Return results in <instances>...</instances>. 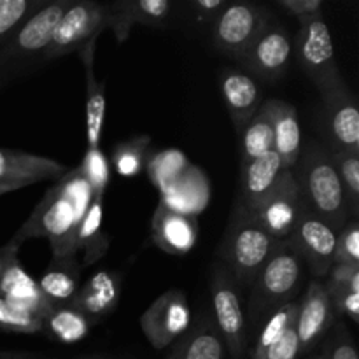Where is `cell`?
<instances>
[{
	"label": "cell",
	"mask_w": 359,
	"mask_h": 359,
	"mask_svg": "<svg viewBox=\"0 0 359 359\" xmlns=\"http://www.w3.org/2000/svg\"><path fill=\"white\" fill-rule=\"evenodd\" d=\"M304 207L325 221L339 233L349 221V205L346 191L325 144L309 139L302 144L300 156L293 168Z\"/></svg>",
	"instance_id": "obj_1"
},
{
	"label": "cell",
	"mask_w": 359,
	"mask_h": 359,
	"mask_svg": "<svg viewBox=\"0 0 359 359\" xmlns=\"http://www.w3.org/2000/svg\"><path fill=\"white\" fill-rule=\"evenodd\" d=\"M279 242L263 228L251 210L235 202L219 256L237 286L248 287L252 286L256 276L269 262Z\"/></svg>",
	"instance_id": "obj_2"
},
{
	"label": "cell",
	"mask_w": 359,
	"mask_h": 359,
	"mask_svg": "<svg viewBox=\"0 0 359 359\" xmlns=\"http://www.w3.org/2000/svg\"><path fill=\"white\" fill-rule=\"evenodd\" d=\"M81 221L69 200L60 193L58 186H51L44 198L37 203L32 216L21 224L7 244V251L16 252L23 242L30 238H48L53 249V262L74 259L76 255V230Z\"/></svg>",
	"instance_id": "obj_3"
},
{
	"label": "cell",
	"mask_w": 359,
	"mask_h": 359,
	"mask_svg": "<svg viewBox=\"0 0 359 359\" xmlns=\"http://www.w3.org/2000/svg\"><path fill=\"white\" fill-rule=\"evenodd\" d=\"M302 283V262L287 241H280L252 283L248 318L252 326L293 302Z\"/></svg>",
	"instance_id": "obj_4"
},
{
	"label": "cell",
	"mask_w": 359,
	"mask_h": 359,
	"mask_svg": "<svg viewBox=\"0 0 359 359\" xmlns=\"http://www.w3.org/2000/svg\"><path fill=\"white\" fill-rule=\"evenodd\" d=\"M293 51L297 53L304 72L321 93L346 83L339 70L333 37L323 14L300 23Z\"/></svg>",
	"instance_id": "obj_5"
},
{
	"label": "cell",
	"mask_w": 359,
	"mask_h": 359,
	"mask_svg": "<svg viewBox=\"0 0 359 359\" xmlns=\"http://www.w3.org/2000/svg\"><path fill=\"white\" fill-rule=\"evenodd\" d=\"M210 291H212V318L226 351L233 359H245L249 346L248 319L242 311L237 283L224 265H217L214 269Z\"/></svg>",
	"instance_id": "obj_6"
},
{
	"label": "cell",
	"mask_w": 359,
	"mask_h": 359,
	"mask_svg": "<svg viewBox=\"0 0 359 359\" xmlns=\"http://www.w3.org/2000/svg\"><path fill=\"white\" fill-rule=\"evenodd\" d=\"M107 4L93 0L72 2L60 18L44 58L56 60L69 53L79 51L86 44L97 41L100 32L107 28Z\"/></svg>",
	"instance_id": "obj_7"
},
{
	"label": "cell",
	"mask_w": 359,
	"mask_h": 359,
	"mask_svg": "<svg viewBox=\"0 0 359 359\" xmlns=\"http://www.w3.org/2000/svg\"><path fill=\"white\" fill-rule=\"evenodd\" d=\"M270 25L269 11L256 4H228L212 23V42L228 56H238Z\"/></svg>",
	"instance_id": "obj_8"
},
{
	"label": "cell",
	"mask_w": 359,
	"mask_h": 359,
	"mask_svg": "<svg viewBox=\"0 0 359 359\" xmlns=\"http://www.w3.org/2000/svg\"><path fill=\"white\" fill-rule=\"evenodd\" d=\"M191 326V309L184 291L170 290L160 294L140 318V328L156 351L177 342Z\"/></svg>",
	"instance_id": "obj_9"
},
{
	"label": "cell",
	"mask_w": 359,
	"mask_h": 359,
	"mask_svg": "<svg viewBox=\"0 0 359 359\" xmlns=\"http://www.w3.org/2000/svg\"><path fill=\"white\" fill-rule=\"evenodd\" d=\"M70 4L72 0H60V2L44 4L41 9L35 11L0 48V65L34 58L39 53L44 56L56 25Z\"/></svg>",
	"instance_id": "obj_10"
},
{
	"label": "cell",
	"mask_w": 359,
	"mask_h": 359,
	"mask_svg": "<svg viewBox=\"0 0 359 359\" xmlns=\"http://www.w3.org/2000/svg\"><path fill=\"white\" fill-rule=\"evenodd\" d=\"M287 244L294 255L309 265L316 279H323L335 265L337 231H333L323 219L305 210L294 226Z\"/></svg>",
	"instance_id": "obj_11"
},
{
	"label": "cell",
	"mask_w": 359,
	"mask_h": 359,
	"mask_svg": "<svg viewBox=\"0 0 359 359\" xmlns=\"http://www.w3.org/2000/svg\"><path fill=\"white\" fill-rule=\"evenodd\" d=\"M293 56V41L280 27H266L248 49L238 56V62L248 69L249 76L263 81H277L286 74Z\"/></svg>",
	"instance_id": "obj_12"
},
{
	"label": "cell",
	"mask_w": 359,
	"mask_h": 359,
	"mask_svg": "<svg viewBox=\"0 0 359 359\" xmlns=\"http://www.w3.org/2000/svg\"><path fill=\"white\" fill-rule=\"evenodd\" d=\"M328 149H347L359 153V111L346 83L321 93Z\"/></svg>",
	"instance_id": "obj_13"
},
{
	"label": "cell",
	"mask_w": 359,
	"mask_h": 359,
	"mask_svg": "<svg viewBox=\"0 0 359 359\" xmlns=\"http://www.w3.org/2000/svg\"><path fill=\"white\" fill-rule=\"evenodd\" d=\"M290 174L291 170L284 167L276 151H270L256 160L242 163L241 188H238V196L235 202L244 205L251 212H256L279 189V186Z\"/></svg>",
	"instance_id": "obj_14"
},
{
	"label": "cell",
	"mask_w": 359,
	"mask_h": 359,
	"mask_svg": "<svg viewBox=\"0 0 359 359\" xmlns=\"http://www.w3.org/2000/svg\"><path fill=\"white\" fill-rule=\"evenodd\" d=\"M65 172V165L51 158L25 151L0 149V196L48 179H60Z\"/></svg>",
	"instance_id": "obj_15"
},
{
	"label": "cell",
	"mask_w": 359,
	"mask_h": 359,
	"mask_svg": "<svg viewBox=\"0 0 359 359\" xmlns=\"http://www.w3.org/2000/svg\"><path fill=\"white\" fill-rule=\"evenodd\" d=\"M335 319L325 283L319 279L311 280L297 312V333L302 353L314 349L316 344L330 332Z\"/></svg>",
	"instance_id": "obj_16"
},
{
	"label": "cell",
	"mask_w": 359,
	"mask_h": 359,
	"mask_svg": "<svg viewBox=\"0 0 359 359\" xmlns=\"http://www.w3.org/2000/svg\"><path fill=\"white\" fill-rule=\"evenodd\" d=\"M305 207L293 170L276 193L255 214L266 231L277 241H287L304 216Z\"/></svg>",
	"instance_id": "obj_17"
},
{
	"label": "cell",
	"mask_w": 359,
	"mask_h": 359,
	"mask_svg": "<svg viewBox=\"0 0 359 359\" xmlns=\"http://www.w3.org/2000/svg\"><path fill=\"white\" fill-rule=\"evenodd\" d=\"M174 4L170 0H121L107 4V28L114 32L118 42H125L133 23L146 27H170Z\"/></svg>",
	"instance_id": "obj_18"
},
{
	"label": "cell",
	"mask_w": 359,
	"mask_h": 359,
	"mask_svg": "<svg viewBox=\"0 0 359 359\" xmlns=\"http://www.w3.org/2000/svg\"><path fill=\"white\" fill-rule=\"evenodd\" d=\"M219 88L230 112L231 123L241 133L263 104L258 83L249 74L235 69H224L219 74Z\"/></svg>",
	"instance_id": "obj_19"
},
{
	"label": "cell",
	"mask_w": 359,
	"mask_h": 359,
	"mask_svg": "<svg viewBox=\"0 0 359 359\" xmlns=\"http://www.w3.org/2000/svg\"><path fill=\"white\" fill-rule=\"evenodd\" d=\"M4 269L0 276V297L6 298L11 304L28 309L44 319V316L55 305L49 304L44 294L39 290V284L28 276L23 266L18 263L13 251H4Z\"/></svg>",
	"instance_id": "obj_20"
},
{
	"label": "cell",
	"mask_w": 359,
	"mask_h": 359,
	"mask_svg": "<svg viewBox=\"0 0 359 359\" xmlns=\"http://www.w3.org/2000/svg\"><path fill=\"white\" fill-rule=\"evenodd\" d=\"M153 241L168 255H186L196 244V217L182 216L160 203L153 216Z\"/></svg>",
	"instance_id": "obj_21"
},
{
	"label": "cell",
	"mask_w": 359,
	"mask_h": 359,
	"mask_svg": "<svg viewBox=\"0 0 359 359\" xmlns=\"http://www.w3.org/2000/svg\"><path fill=\"white\" fill-rule=\"evenodd\" d=\"M160 203L182 216L196 217L209 203V182L198 167L189 165L170 186L161 191Z\"/></svg>",
	"instance_id": "obj_22"
},
{
	"label": "cell",
	"mask_w": 359,
	"mask_h": 359,
	"mask_svg": "<svg viewBox=\"0 0 359 359\" xmlns=\"http://www.w3.org/2000/svg\"><path fill=\"white\" fill-rule=\"evenodd\" d=\"M119 297H121V284L118 277L107 270H100L79 291H76L74 298L67 305L93 321L95 318L111 314L118 307Z\"/></svg>",
	"instance_id": "obj_23"
},
{
	"label": "cell",
	"mask_w": 359,
	"mask_h": 359,
	"mask_svg": "<svg viewBox=\"0 0 359 359\" xmlns=\"http://www.w3.org/2000/svg\"><path fill=\"white\" fill-rule=\"evenodd\" d=\"M226 346L216 328L214 318L202 312L188 332L177 340L167 359H224Z\"/></svg>",
	"instance_id": "obj_24"
},
{
	"label": "cell",
	"mask_w": 359,
	"mask_h": 359,
	"mask_svg": "<svg viewBox=\"0 0 359 359\" xmlns=\"http://www.w3.org/2000/svg\"><path fill=\"white\" fill-rule=\"evenodd\" d=\"M273 126V151L284 167L293 170L302 151V130L297 109L284 100H265Z\"/></svg>",
	"instance_id": "obj_25"
},
{
	"label": "cell",
	"mask_w": 359,
	"mask_h": 359,
	"mask_svg": "<svg viewBox=\"0 0 359 359\" xmlns=\"http://www.w3.org/2000/svg\"><path fill=\"white\" fill-rule=\"evenodd\" d=\"M97 42V41H95ZM95 42L79 49V56L86 69V140L88 149H97L100 144L105 119V83H97L95 77Z\"/></svg>",
	"instance_id": "obj_26"
},
{
	"label": "cell",
	"mask_w": 359,
	"mask_h": 359,
	"mask_svg": "<svg viewBox=\"0 0 359 359\" xmlns=\"http://www.w3.org/2000/svg\"><path fill=\"white\" fill-rule=\"evenodd\" d=\"M102 217H104V196L95 195L90 209L86 210L76 230V252L84 251L83 265H91L105 255L109 248L107 235L102 233Z\"/></svg>",
	"instance_id": "obj_27"
},
{
	"label": "cell",
	"mask_w": 359,
	"mask_h": 359,
	"mask_svg": "<svg viewBox=\"0 0 359 359\" xmlns=\"http://www.w3.org/2000/svg\"><path fill=\"white\" fill-rule=\"evenodd\" d=\"M91 319L69 305H55L42 319V332L62 344H76L88 335Z\"/></svg>",
	"instance_id": "obj_28"
},
{
	"label": "cell",
	"mask_w": 359,
	"mask_h": 359,
	"mask_svg": "<svg viewBox=\"0 0 359 359\" xmlns=\"http://www.w3.org/2000/svg\"><path fill=\"white\" fill-rule=\"evenodd\" d=\"M241 165L273 151V126L265 100L241 132Z\"/></svg>",
	"instance_id": "obj_29"
},
{
	"label": "cell",
	"mask_w": 359,
	"mask_h": 359,
	"mask_svg": "<svg viewBox=\"0 0 359 359\" xmlns=\"http://www.w3.org/2000/svg\"><path fill=\"white\" fill-rule=\"evenodd\" d=\"M77 277H79V269L74 259L53 262L51 269L41 277L37 284L49 304L67 305L76 294Z\"/></svg>",
	"instance_id": "obj_30"
},
{
	"label": "cell",
	"mask_w": 359,
	"mask_h": 359,
	"mask_svg": "<svg viewBox=\"0 0 359 359\" xmlns=\"http://www.w3.org/2000/svg\"><path fill=\"white\" fill-rule=\"evenodd\" d=\"M297 312H298V304L297 302H290V304L283 305L280 309H277L276 312L266 318V321L263 323L262 330L258 333V339H256L255 347H252L251 359H259L291 326L297 323Z\"/></svg>",
	"instance_id": "obj_31"
},
{
	"label": "cell",
	"mask_w": 359,
	"mask_h": 359,
	"mask_svg": "<svg viewBox=\"0 0 359 359\" xmlns=\"http://www.w3.org/2000/svg\"><path fill=\"white\" fill-rule=\"evenodd\" d=\"M328 151L337 168V174L342 181L349 212L356 219L359 212V153L347 149H335V147Z\"/></svg>",
	"instance_id": "obj_32"
},
{
	"label": "cell",
	"mask_w": 359,
	"mask_h": 359,
	"mask_svg": "<svg viewBox=\"0 0 359 359\" xmlns=\"http://www.w3.org/2000/svg\"><path fill=\"white\" fill-rule=\"evenodd\" d=\"M60 193L65 196L70 202V205L76 210L77 219H83L86 210L90 209L91 202L95 198V193L91 189L90 182L86 181V177L83 175L81 168H74V170H67L65 174L60 177V181L56 182Z\"/></svg>",
	"instance_id": "obj_33"
},
{
	"label": "cell",
	"mask_w": 359,
	"mask_h": 359,
	"mask_svg": "<svg viewBox=\"0 0 359 359\" xmlns=\"http://www.w3.org/2000/svg\"><path fill=\"white\" fill-rule=\"evenodd\" d=\"M44 4V0H0V48Z\"/></svg>",
	"instance_id": "obj_34"
},
{
	"label": "cell",
	"mask_w": 359,
	"mask_h": 359,
	"mask_svg": "<svg viewBox=\"0 0 359 359\" xmlns=\"http://www.w3.org/2000/svg\"><path fill=\"white\" fill-rule=\"evenodd\" d=\"M189 167L188 160L181 151L168 149L163 153H158L147 165V172L154 184L163 191L167 186H170L186 168Z\"/></svg>",
	"instance_id": "obj_35"
},
{
	"label": "cell",
	"mask_w": 359,
	"mask_h": 359,
	"mask_svg": "<svg viewBox=\"0 0 359 359\" xmlns=\"http://www.w3.org/2000/svg\"><path fill=\"white\" fill-rule=\"evenodd\" d=\"M147 147H149V139L147 137H137L130 142L119 144L112 156L116 172L123 177H133L142 170L146 165Z\"/></svg>",
	"instance_id": "obj_36"
},
{
	"label": "cell",
	"mask_w": 359,
	"mask_h": 359,
	"mask_svg": "<svg viewBox=\"0 0 359 359\" xmlns=\"http://www.w3.org/2000/svg\"><path fill=\"white\" fill-rule=\"evenodd\" d=\"M0 328L13 333H39L42 332V318L28 309L11 304L0 297Z\"/></svg>",
	"instance_id": "obj_37"
},
{
	"label": "cell",
	"mask_w": 359,
	"mask_h": 359,
	"mask_svg": "<svg viewBox=\"0 0 359 359\" xmlns=\"http://www.w3.org/2000/svg\"><path fill=\"white\" fill-rule=\"evenodd\" d=\"M79 168L84 177H86V181L90 182L95 195L104 196L109 181H111V163H109L107 156L100 151V147L88 149Z\"/></svg>",
	"instance_id": "obj_38"
},
{
	"label": "cell",
	"mask_w": 359,
	"mask_h": 359,
	"mask_svg": "<svg viewBox=\"0 0 359 359\" xmlns=\"http://www.w3.org/2000/svg\"><path fill=\"white\" fill-rule=\"evenodd\" d=\"M332 333L323 346V354L326 359H359L356 344L347 330L346 321L337 318L332 325Z\"/></svg>",
	"instance_id": "obj_39"
},
{
	"label": "cell",
	"mask_w": 359,
	"mask_h": 359,
	"mask_svg": "<svg viewBox=\"0 0 359 359\" xmlns=\"http://www.w3.org/2000/svg\"><path fill=\"white\" fill-rule=\"evenodd\" d=\"M335 265H359V224L356 219L347 221L337 233Z\"/></svg>",
	"instance_id": "obj_40"
},
{
	"label": "cell",
	"mask_w": 359,
	"mask_h": 359,
	"mask_svg": "<svg viewBox=\"0 0 359 359\" xmlns=\"http://www.w3.org/2000/svg\"><path fill=\"white\" fill-rule=\"evenodd\" d=\"M333 311H335L337 318H346L353 319L354 323L359 321V273L354 276V279L347 284L344 290L339 293L333 294L332 298Z\"/></svg>",
	"instance_id": "obj_41"
},
{
	"label": "cell",
	"mask_w": 359,
	"mask_h": 359,
	"mask_svg": "<svg viewBox=\"0 0 359 359\" xmlns=\"http://www.w3.org/2000/svg\"><path fill=\"white\" fill-rule=\"evenodd\" d=\"M300 354V342H298L297 323H294L259 359H298Z\"/></svg>",
	"instance_id": "obj_42"
},
{
	"label": "cell",
	"mask_w": 359,
	"mask_h": 359,
	"mask_svg": "<svg viewBox=\"0 0 359 359\" xmlns=\"http://www.w3.org/2000/svg\"><path fill=\"white\" fill-rule=\"evenodd\" d=\"M277 4H279L283 9H286L287 13L297 16L300 23H305V21L323 14L321 9L325 2H323V0H279Z\"/></svg>",
	"instance_id": "obj_43"
},
{
	"label": "cell",
	"mask_w": 359,
	"mask_h": 359,
	"mask_svg": "<svg viewBox=\"0 0 359 359\" xmlns=\"http://www.w3.org/2000/svg\"><path fill=\"white\" fill-rule=\"evenodd\" d=\"M228 6L226 0H193L191 9L193 14H196L195 21L202 25L203 21H212L217 18V14Z\"/></svg>",
	"instance_id": "obj_44"
},
{
	"label": "cell",
	"mask_w": 359,
	"mask_h": 359,
	"mask_svg": "<svg viewBox=\"0 0 359 359\" xmlns=\"http://www.w3.org/2000/svg\"><path fill=\"white\" fill-rule=\"evenodd\" d=\"M0 359H41L32 353H16V351H0Z\"/></svg>",
	"instance_id": "obj_45"
},
{
	"label": "cell",
	"mask_w": 359,
	"mask_h": 359,
	"mask_svg": "<svg viewBox=\"0 0 359 359\" xmlns=\"http://www.w3.org/2000/svg\"><path fill=\"white\" fill-rule=\"evenodd\" d=\"M2 269H4V259L2 256H0V276H2Z\"/></svg>",
	"instance_id": "obj_46"
},
{
	"label": "cell",
	"mask_w": 359,
	"mask_h": 359,
	"mask_svg": "<svg viewBox=\"0 0 359 359\" xmlns=\"http://www.w3.org/2000/svg\"><path fill=\"white\" fill-rule=\"evenodd\" d=\"M84 359H109V358H104V356H93V358H84Z\"/></svg>",
	"instance_id": "obj_47"
},
{
	"label": "cell",
	"mask_w": 359,
	"mask_h": 359,
	"mask_svg": "<svg viewBox=\"0 0 359 359\" xmlns=\"http://www.w3.org/2000/svg\"><path fill=\"white\" fill-rule=\"evenodd\" d=\"M314 359H326V356H325V354H323V353H321V354H319V356H318V358H314Z\"/></svg>",
	"instance_id": "obj_48"
}]
</instances>
